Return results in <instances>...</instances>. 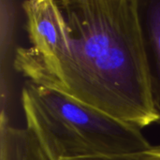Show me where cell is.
<instances>
[{
  "instance_id": "obj_5",
  "label": "cell",
  "mask_w": 160,
  "mask_h": 160,
  "mask_svg": "<svg viewBox=\"0 0 160 160\" xmlns=\"http://www.w3.org/2000/svg\"><path fill=\"white\" fill-rule=\"evenodd\" d=\"M0 160H49V158L27 128L13 127L2 117Z\"/></svg>"
},
{
  "instance_id": "obj_1",
  "label": "cell",
  "mask_w": 160,
  "mask_h": 160,
  "mask_svg": "<svg viewBox=\"0 0 160 160\" xmlns=\"http://www.w3.org/2000/svg\"><path fill=\"white\" fill-rule=\"evenodd\" d=\"M69 53L37 84L62 92L139 128L159 123L139 0L59 1Z\"/></svg>"
},
{
  "instance_id": "obj_6",
  "label": "cell",
  "mask_w": 160,
  "mask_h": 160,
  "mask_svg": "<svg viewBox=\"0 0 160 160\" xmlns=\"http://www.w3.org/2000/svg\"><path fill=\"white\" fill-rule=\"evenodd\" d=\"M129 158L136 160H160V146H153L150 150Z\"/></svg>"
},
{
  "instance_id": "obj_7",
  "label": "cell",
  "mask_w": 160,
  "mask_h": 160,
  "mask_svg": "<svg viewBox=\"0 0 160 160\" xmlns=\"http://www.w3.org/2000/svg\"><path fill=\"white\" fill-rule=\"evenodd\" d=\"M73 160H136V159L129 158H113V159H73Z\"/></svg>"
},
{
  "instance_id": "obj_3",
  "label": "cell",
  "mask_w": 160,
  "mask_h": 160,
  "mask_svg": "<svg viewBox=\"0 0 160 160\" xmlns=\"http://www.w3.org/2000/svg\"><path fill=\"white\" fill-rule=\"evenodd\" d=\"M22 9L31 46L17 50L14 67L27 81L38 83L69 53L70 28L59 1H24Z\"/></svg>"
},
{
  "instance_id": "obj_2",
  "label": "cell",
  "mask_w": 160,
  "mask_h": 160,
  "mask_svg": "<svg viewBox=\"0 0 160 160\" xmlns=\"http://www.w3.org/2000/svg\"><path fill=\"white\" fill-rule=\"evenodd\" d=\"M21 101L49 160L126 158L153 147L141 128L62 92L26 81Z\"/></svg>"
},
{
  "instance_id": "obj_4",
  "label": "cell",
  "mask_w": 160,
  "mask_h": 160,
  "mask_svg": "<svg viewBox=\"0 0 160 160\" xmlns=\"http://www.w3.org/2000/svg\"><path fill=\"white\" fill-rule=\"evenodd\" d=\"M139 1L153 100L160 123V0Z\"/></svg>"
}]
</instances>
